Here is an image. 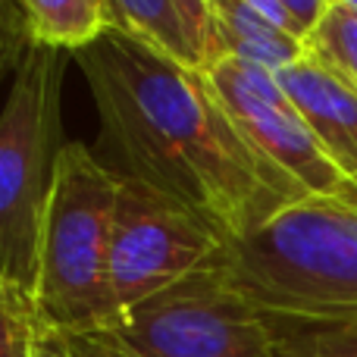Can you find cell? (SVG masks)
Listing matches in <instances>:
<instances>
[{
	"mask_svg": "<svg viewBox=\"0 0 357 357\" xmlns=\"http://www.w3.org/2000/svg\"><path fill=\"white\" fill-rule=\"evenodd\" d=\"M73 60L98 107L113 173L176 197L222 245L307 197L245 142L207 73L119 29H107Z\"/></svg>",
	"mask_w": 357,
	"mask_h": 357,
	"instance_id": "6da1fadb",
	"label": "cell"
},
{
	"mask_svg": "<svg viewBox=\"0 0 357 357\" xmlns=\"http://www.w3.org/2000/svg\"><path fill=\"white\" fill-rule=\"evenodd\" d=\"M213 260L266 320L357 323V197H304Z\"/></svg>",
	"mask_w": 357,
	"mask_h": 357,
	"instance_id": "7a4b0ae2",
	"label": "cell"
},
{
	"mask_svg": "<svg viewBox=\"0 0 357 357\" xmlns=\"http://www.w3.org/2000/svg\"><path fill=\"white\" fill-rule=\"evenodd\" d=\"M119 176L82 142L56 154L41 235L35 304L56 333H104L119 310L110 289V235Z\"/></svg>",
	"mask_w": 357,
	"mask_h": 357,
	"instance_id": "3957f363",
	"label": "cell"
},
{
	"mask_svg": "<svg viewBox=\"0 0 357 357\" xmlns=\"http://www.w3.org/2000/svg\"><path fill=\"white\" fill-rule=\"evenodd\" d=\"M63 50H25L0 107V276L35 295L60 138Z\"/></svg>",
	"mask_w": 357,
	"mask_h": 357,
	"instance_id": "277c9868",
	"label": "cell"
},
{
	"mask_svg": "<svg viewBox=\"0 0 357 357\" xmlns=\"http://www.w3.org/2000/svg\"><path fill=\"white\" fill-rule=\"evenodd\" d=\"M104 333L135 357H282L270 320L216 260L123 310Z\"/></svg>",
	"mask_w": 357,
	"mask_h": 357,
	"instance_id": "5b68a950",
	"label": "cell"
},
{
	"mask_svg": "<svg viewBox=\"0 0 357 357\" xmlns=\"http://www.w3.org/2000/svg\"><path fill=\"white\" fill-rule=\"evenodd\" d=\"M220 248V235L185 204L119 176L110 235V289L119 314L207 266Z\"/></svg>",
	"mask_w": 357,
	"mask_h": 357,
	"instance_id": "8992f818",
	"label": "cell"
},
{
	"mask_svg": "<svg viewBox=\"0 0 357 357\" xmlns=\"http://www.w3.org/2000/svg\"><path fill=\"white\" fill-rule=\"evenodd\" d=\"M222 107L245 142L285 173L307 197H357V185L323 154L314 132L282 91L276 73L238 56H220L207 69Z\"/></svg>",
	"mask_w": 357,
	"mask_h": 357,
	"instance_id": "52a82bcc",
	"label": "cell"
},
{
	"mask_svg": "<svg viewBox=\"0 0 357 357\" xmlns=\"http://www.w3.org/2000/svg\"><path fill=\"white\" fill-rule=\"evenodd\" d=\"M276 79L314 132L323 154L357 185V88L307 50L291 66L279 69Z\"/></svg>",
	"mask_w": 357,
	"mask_h": 357,
	"instance_id": "ba28073f",
	"label": "cell"
},
{
	"mask_svg": "<svg viewBox=\"0 0 357 357\" xmlns=\"http://www.w3.org/2000/svg\"><path fill=\"white\" fill-rule=\"evenodd\" d=\"M113 29L151 44L191 69L207 73L213 63L210 31L195 19L185 0H107Z\"/></svg>",
	"mask_w": 357,
	"mask_h": 357,
	"instance_id": "9c48e42d",
	"label": "cell"
},
{
	"mask_svg": "<svg viewBox=\"0 0 357 357\" xmlns=\"http://www.w3.org/2000/svg\"><path fill=\"white\" fill-rule=\"evenodd\" d=\"M210 41H213V63L220 56H238L270 73L291 66L304 56V41L289 29L270 22L245 0H210ZM210 63V66H213Z\"/></svg>",
	"mask_w": 357,
	"mask_h": 357,
	"instance_id": "30bf717a",
	"label": "cell"
},
{
	"mask_svg": "<svg viewBox=\"0 0 357 357\" xmlns=\"http://www.w3.org/2000/svg\"><path fill=\"white\" fill-rule=\"evenodd\" d=\"M29 41L63 54L88 47L113 29L107 0H19Z\"/></svg>",
	"mask_w": 357,
	"mask_h": 357,
	"instance_id": "8fae6325",
	"label": "cell"
},
{
	"mask_svg": "<svg viewBox=\"0 0 357 357\" xmlns=\"http://www.w3.org/2000/svg\"><path fill=\"white\" fill-rule=\"evenodd\" d=\"M304 50L357 88V10L326 6L304 38Z\"/></svg>",
	"mask_w": 357,
	"mask_h": 357,
	"instance_id": "7c38bea8",
	"label": "cell"
},
{
	"mask_svg": "<svg viewBox=\"0 0 357 357\" xmlns=\"http://www.w3.org/2000/svg\"><path fill=\"white\" fill-rule=\"evenodd\" d=\"M282 357H357V323H276L270 320Z\"/></svg>",
	"mask_w": 357,
	"mask_h": 357,
	"instance_id": "4fadbf2b",
	"label": "cell"
},
{
	"mask_svg": "<svg viewBox=\"0 0 357 357\" xmlns=\"http://www.w3.org/2000/svg\"><path fill=\"white\" fill-rule=\"evenodd\" d=\"M29 47L31 41L19 0H0V75H6L10 69L16 73Z\"/></svg>",
	"mask_w": 357,
	"mask_h": 357,
	"instance_id": "5bb4252c",
	"label": "cell"
},
{
	"mask_svg": "<svg viewBox=\"0 0 357 357\" xmlns=\"http://www.w3.org/2000/svg\"><path fill=\"white\" fill-rule=\"evenodd\" d=\"M54 357H135L107 333H56Z\"/></svg>",
	"mask_w": 357,
	"mask_h": 357,
	"instance_id": "9a60e30c",
	"label": "cell"
},
{
	"mask_svg": "<svg viewBox=\"0 0 357 357\" xmlns=\"http://www.w3.org/2000/svg\"><path fill=\"white\" fill-rule=\"evenodd\" d=\"M279 3L289 10V16L295 19L298 31H301L304 38L310 35V29L320 22L323 10H326V0H279Z\"/></svg>",
	"mask_w": 357,
	"mask_h": 357,
	"instance_id": "2e32d148",
	"label": "cell"
},
{
	"mask_svg": "<svg viewBox=\"0 0 357 357\" xmlns=\"http://www.w3.org/2000/svg\"><path fill=\"white\" fill-rule=\"evenodd\" d=\"M185 3H188V10L195 13L197 22H201L204 29L210 31V13H207V3H210V0H185ZM210 44H213V41H210Z\"/></svg>",
	"mask_w": 357,
	"mask_h": 357,
	"instance_id": "e0dca14e",
	"label": "cell"
},
{
	"mask_svg": "<svg viewBox=\"0 0 357 357\" xmlns=\"http://www.w3.org/2000/svg\"><path fill=\"white\" fill-rule=\"evenodd\" d=\"M16 291H19V285L6 282V279L0 276V314H3V307H6V304H10V298L16 295ZM22 291H25V289H22Z\"/></svg>",
	"mask_w": 357,
	"mask_h": 357,
	"instance_id": "ac0fdd59",
	"label": "cell"
},
{
	"mask_svg": "<svg viewBox=\"0 0 357 357\" xmlns=\"http://www.w3.org/2000/svg\"><path fill=\"white\" fill-rule=\"evenodd\" d=\"M326 6H348V10H357V0H326Z\"/></svg>",
	"mask_w": 357,
	"mask_h": 357,
	"instance_id": "d6986e66",
	"label": "cell"
}]
</instances>
